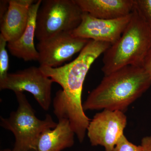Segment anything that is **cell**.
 Listing matches in <instances>:
<instances>
[{
	"label": "cell",
	"mask_w": 151,
	"mask_h": 151,
	"mask_svg": "<svg viewBox=\"0 0 151 151\" xmlns=\"http://www.w3.org/2000/svg\"><path fill=\"white\" fill-rule=\"evenodd\" d=\"M108 42L89 40L72 62L57 68L40 66L41 71L62 89L55 94L54 113L58 119H65L78 141H84L90 122L83 108L81 96L86 74L94 61L111 46Z\"/></svg>",
	"instance_id": "obj_1"
},
{
	"label": "cell",
	"mask_w": 151,
	"mask_h": 151,
	"mask_svg": "<svg viewBox=\"0 0 151 151\" xmlns=\"http://www.w3.org/2000/svg\"><path fill=\"white\" fill-rule=\"evenodd\" d=\"M142 67L151 78V49L145 58Z\"/></svg>",
	"instance_id": "obj_17"
},
{
	"label": "cell",
	"mask_w": 151,
	"mask_h": 151,
	"mask_svg": "<svg viewBox=\"0 0 151 151\" xmlns=\"http://www.w3.org/2000/svg\"><path fill=\"white\" fill-rule=\"evenodd\" d=\"M127 117L124 112L104 110L90 120L87 136L92 146L101 145L105 151H113L124 135Z\"/></svg>",
	"instance_id": "obj_8"
},
{
	"label": "cell",
	"mask_w": 151,
	"mask_h": 151,
	"mask_svg": "<svg viewBox=\"0 0 151 151\" xmlns=\"http://www.w3.org/2000/svg\"><path fill=\"white\" fill-rule=\"evenodd\" d=\"M151 49V29L136 5L122 35L104 52L102 70L107 75L128 66L142 67Z\"/></svg>",
	"instance_id": "obj_3"
},
{
	"label": "cell",
	"mask_w": 151,
	"mask_h": 151,
	"mask_svg": "<svg viewBox=\"0 0 151 151\" xmlns=\"http://www.w3.org/2000/svg\"><path fill=\"white\" fill-rule=\"evenodd\" d=\"M113 151H143L142 146H137L128 140L123 135L117 143Z\"/></svg>",
	"instance_id": "obj_15"
},
{
	"label": "cell",
	"mask_w": 151,
	"mask_h": 151,
	"mask_svg": "<svg viewBox=\"0 0 151 151\" xmlns=\"http://www.w3.org/2000/svg\"><path fill=\"white\" fill-rule=\"evenodd\" d=\"M1 151H12V150H11L9 149H6V150H3Z\"/></svg>",
	"instance_id": "obj_20"
},
{
	"label": "cell",
	"mask_w": 151,
	"mask_h": 151,
	"mask_svg": "<svg viewBox=\"0 0 151 151\" xmlns=\"http://www.w3.org/2000/svg\"><path fill=\"white\" fill-rule=\"evenodd\" d=\"M9 1L2 0L0 1V20L1 19L5 14L8 9Z\"/></svg>",
	"instance_id": "obj_19"
},
{
	"label": "cell",
	"mask_w": 151,
	"mask_h": 151,
	"mask_svg": "<svg viewBox=\"0 0 151 151\" xmlns=\"http://www.w3.org/2000/svg\"><path fill=\"white\" fill-rule=\"evenodd\" d=\"M53 80L45 75L40 67L35 66L9 73L0 81L1 90L9 89L14 93L27 91L33 95L44 111L49 110L51 103L52 85Z\"/></svg>",
	"instance_id": "obj_6"
},
{
	"label": "cell",
	"mask_w": 151,
	"mask_h": 151,
	"mask_svg": "<svg viewBox=\"0 0 151 151\" xmlns=\"http://www.w3.org/2000/svg\"><path fill=\"white\" fill-rule=\"evenodd\" d=\"M73 132L67 119H58L56 127L43 132L38 140L35 151H61L74 144Z\"/></svg>",
	"instance_id": "obj_13"
},
{
	"label": "cell",
	"mask_w": 151,
	"mask_h": 151,
	"mask_svg": "<svg viewBox=\"0 0 151 151\" xmlns=\"http://www.w3.org/2000/svg\"><path fill=\"white\" fill-rule=\"evenodd\" d=\"M151 85V77L142 67L125 66L104 76L83 103V109L124 112Z\"/></svg>",
	"instance_id": "obj_2"
},
{
	"label": "cell",
	"mask_w": 151,
	"mask_h": 151,
	"mask_svg": "<svg viewBox=\"0 0 151 151\" xmlns=\"http://www.w3.org/2000/svg\"><path fill=\"white\" fill-rule=\"evenodd\" d=\"M42 2V0L36 1L30 7L27 26L22 35L16 40L7 43V48L11 54L25 61L38 60V52L35 48L34 39L35 37L37 14Z\"/></svg>",
	"instance_id": "obj_12"
},
{
	"label": "cell",
	"mask_w": 151,
	"mask_h": 151,
	"mask_svg": "<svg viewBox=\"0 0 151 151\" xmlns=\"http://www.w3.org/2000/svg\"><path fill=\"white\" fill-rule=\"evenodd\" d=\"M71 32L60 33L39 42L37 49L40 66L59 67L83 49L89 40L76 37Z\"/></svg>",
	"instance_id": "obj_7"
},
{
	"label": "cell",
	"mask_w": 151,
	"mask_h": 151,
	"mask_svg": "<svg viewBox=\"0 0 151 151\" xmlns=\"http://www.w3.org/2000/svg\"><path fill=\"white\" fill-rule=\"evenodd\" d=\"M7 42L0 34V81L4 80L8 73L9 56L6 49Z\"/></svg>",
	"instance_id": "obj_14"
},
{
	"label": "cell",
	"mask_w": 151,
	"mask_h": 151,
	"mask_svg": "<svg viewBox=\"0 0 151 151\" xmlns=\"http://www.w3.org/2000/svg\"><path fill=\"white\" fill-rule=\"evenodd\" d=\"M131 14L124 17L107 20L96 18L83 12L80 24L71 33L76 37L108 42L112 45L122 35L129 22Z\"/></svg>",
	"instance_id": "obj_9"
},
{
	"label": "cell",
	"mask_w": 151,
	"mask_h": 151,
	"mask_svg": "<svg viewBox=\"0 0 151 151\" xmlns=\"http://www.w3.org/2000/svg\"><path fill=\"white\" fill-rule=\"evenodd\" d=\"M135 3L151 29V0H135Z\"/></svg>",
	"instance_id": "obj_16"
},
{
	"label": "cell",
	"mask_w": 151,
	"mask_h": 151,
	"mask_svg": "<svg viewBox=\"0 0 151 151\" xmlns=\"http://www.w3.org/2000/svg\"><path fill=\"white\" fill-rule=\"evenodd\" d=\"M83 12L97 19H115L129 15L135 0H75Z\"/></svg>",
	"instance_id": "obj_11"
},
{
	"label": "cell",
	"mask_w": 151,
	"mask_h": 151,
	"mask_svg": "<svg viewBox=\"0 0 151 151\" xmlns=\"http://www.w3.org/2000/svg\"><path fill=\"white\" fill-rule=\"evenodd\" d=\"M8 9L1 22V34L9 42L17 40L27 26L33 0H9Z\"/></svg>",
	"instance_id": "obj_10"
},
{
	"label": "cell",
	"mask_w": 151,
	"mask_h": 151,
	"mask_svg": "<svg viewBox=\"0 0 151 151\" xmlns=\"http://www.w3.org/2000/svg\"><path fill=\"white\" fill-rule=\"evenodd\" d=\"M141 146L143 151H151V135L146 136L143 138Z\"/></svg>",
	"instance_id": "obj_18"
},
{
	"label": "cell",
	"mask_w": 151,
	"mask_h": 151,
	"mask_svg": "<svg viewBox=\"0 0 151 151\" xmlns=\"http://www.w3.org/2000/svg\"><path fill=\"white\" fill-rule=\"evenodd\" d=\"M14 93L17 109L8 118L1 116V126L13 133L15 142L12 151H35L40 135L49 129H54L57 123L49 114L44 120L38 119L25 94L21 92Z\"/></svg>",
	"instance_id": "obj_4"
},
{
	"label": "cell",
	"mask_w": 151,
	"mask_h": 151,
	"mask_svg": "<svg viewBox=\"0 0 151 151\" xmlns=\"http://www.w3.org/2000/svg\"><path fill=\"white\" fill-rule=\"evenodd\" d=\"M83 12L75 0H44L37 11L35 37L39 41L64 32H72Z\"/></svg>",
	"instance_id": "obj_5"
}]
</instances>
